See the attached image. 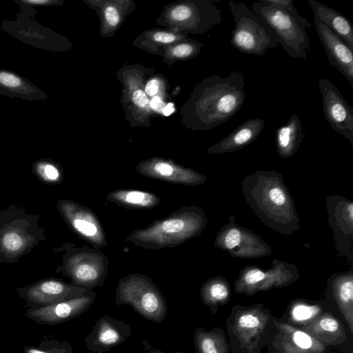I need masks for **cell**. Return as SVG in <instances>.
<instances>
[{"instance_id": "cell-19", "label": "cell", "mask_w": 353, "mask_h": 353, "mask_svg": "<svg viewBox=\"0 0 353 353\" xmlns=\"http://www.w3.org/2000/svg\"><path fill=\"white\" fill-rule=\"evenodd\" d=\"M313 22L330 64L353 87V50L341 38L316 18L314 17Z\"/></svg>"}, {"instance_id": "cell-3", "label": "cell", "mask_w": 353, "mask_h": 353, "mask_svg": "<svg viewBox=\"0 0 353 353\" xmlns=\"http://www.w3.org/2000/svg\"><path fill=\"white\" fill-rule=\"evenodd\" d=\"M244 85V76L239 70L227 77L214 75L205 80L200 99L203 128L216 127L239 112L245 101Z\"/></svg>"}, {"instance_id": "cell-1", "label": "cell", "mask_w": 353, "mask_h": 353, "mask_svg": "<svg viewBox=\"0 0 353 353\" xmlns=\"http://www.w3.org/2000/svg\"><path fill=\"white\" fill-rule=\"evenodd\" d=\"M206 224L205 213L200 208L182 206L144 228L134 230L126 241L150 250L174 248L199 235Z\"/></svg>"}, {"instance_id": "cell-12", "label": "cell", "mask_w": 353, "mask_h": 353, "mask_svg": "<svg viewBox=\"0 0 353 353\" xmlns=\"http://www.w3.org/2000/svg\"><path fill=\"white\" fill-rule=\"evenodd\" d=\"M276 330L266 346V353H332L316 339L276 317Z\"/></svg>"}, {"instance_id": "cell-37", "label": "cell", "mask_w": 353, "mask_h": 353, "mask_svg": "<svg viewBox=\"0 0 353 353\" xmlns=\"http://www.w3.org/2000/svg\"><path fill=\"white\" fill-rule=\"evenodd\" d=\"M105 18L111 26H115L119 21L117 10L113 6H108L105 10Z\"/></svg>"}, {"instance_id": "cell-28", "label": "cell", "mask_w": 353, "mask_h": 353, "mask_svg": "<svg viewBox=\"0 0 353 353\" xmlns=\"http://www.w3.org/2000/svg\"><path fill=\"white\" fill-rule=\"evenodd\" d=\"M193 341L196 353H230L231 348L224 330L214 326L210 330L202 327L196 328Z\"/></svg>"}, {"instance_id": "cell-7", "label": "cell", "mask_w": 353, "mask_h": 353, "mask_svg": "<svg viewBox=\"0 0 353 353\" xmlns=\"http://www.w3.org/2000/svg\"><path fill=\"white\" fill-rule=\"evenodd\" d=\"M20 8L14 20L1 21V30L31 47L46 51L59 52L67 48L65 38L38 23L35 8L17 4Z\"/></svg>"}, {"instance_id": "cell-4", "label": "cell", "mask_w": 353, "mask_h": 353, "mask_svg": "<svg viewBox=\"0 0 353 353\" xmlns=\"http://www.w3.org/2000/svg\"><path fill=\"white\" fill-rule=\"evenodd\" d=\"M252 10L267 23L288 55L306 59L310 49L306 28L312 24L299 14L294 6L284 9L257 1L252 4Z\"/></svg>"}, {"instance_id": "cell-39", "label": "cell", "mask_w": 353, "mask_h": 353, "mask_svg": "<svg viewBox=\"0 0 353 353\" xmlns=\"http://www.w3.org/2000/svg\"><path fill=\"white\" fill-rule=\"evenodd\" d=\"M154 41L162 43H170L175 41L176 36L168 32H157L153 35Z\"/></svg>"}, {"instance_id": "cell-23", "label": "cell", "mask_w": 353, "mask_h": 353, "mask_svg": "<svg viewBox=\"0 0 353 353\" xmlns=\"http://www.w3.org/2000/svg\"><path fill=\"white\" fill-rule=\"evenodd\" d=\"M314 17L327 26L353 50V26L350 21L339 11L315 0H309Z\"/></svg>"}, {"instance_id": "cell-20", "label": "cell", "mask_w": 353, "mask_h": 353, "mask_svg": "<svg viewBox=\"0 0 353 353\" xmlns=\"http://www.w3.org/2000/svg\"><path fill=\"white\" fill-rule=\"evenodd\" d=\"M325 301L339 314L353 334V274L352 272L332 274L325 290Z\"/></svg>"}, {"instance_id": "cell-34", "label": "cell", "mask_w": 353, "mask_h": 353, "mask_svg": "<svg viewBox=\"0 0 353 353\" xmlns=\"http://www.w3.org/2000/svg\"><path fill=\"white\" fill-rule=\"evenodd\" d=\"M16 4H22L31 8L48 7L59 6L62 3L59 0H12Z\"/></svg>"}, {"instance_id": "cell-21", "label": "cell", "mask_w": 353, "mask_h": 353, "mask_svg": "<svg viewBox=\"0 0 353 353\" xmlns=\"http://www.w3.org/2000/svg\"><path fill=\"white\" fill-rule=\"evenodd\" d=\"M0 95L24 101H46L48 95L24 77L16 72L0 68Z\"/></svg>"}, {"instance_id": "cell-30", "label": "cell", "mask_w": 353, "mask_h": 353, "mask_svg": "<svg viewBox=\"0 0 353 353\" xmlns=\"http://www.w3.org/2000/svg\"><path fill=\"white\" fill-rule=\"evenodd\" d=\"M269 190L265 192L268 196L265 197V203L272 210H281L286 208L290 203L289 195L286 190L281 185H270Z\"/></svg>"}, {"instance_id": "cell-11", "label": "cell", "mask_w": 353, "mask_h": 353, "mask_svg": "<svg viewBox=\"0 0 353 353\" xmlns=\"http://www.w3.org/2000/svg\"><path fill=\"white\" fill-rule=\"evenodd\" d=\"M5 219L0 225V255L5 257L19 256L29 250L38 241L39 234L28 215L16 213Z\"/></svg>"}, {"instance_id": "cell-26", "label": "cell", "mask_w": 353, "mask_h": 353, "mask_svg": "<svg viewBox=\"0 0 353 353\" xmlns=\"http://www.w3.org/2000/svg\"><path fill=\"white\" fill-rule=\"evenodd\" d=\"M305 135L299 116L292 114L288 121L276 132L275 142L279 156L285 159L293 156Z\"/></svg>"}, {"instance_id": "cell-25", "label": "cell", "mask_w": 353, "mask_h": 353, "mask_svg": "<svg viewBox=\"0 0 353 353\" xmlns=\"http://www.w3.org/2000/svg\"><path fill=\"white\" fill-rule=\"evenodd\" d=\"M327 310L333 311L326 301L294 299L289 304L283 316L279 319L286 323L300 328Z\"/></svg>"}, {"instance_id": "cell-40", "label": "cell", "mask_w": 353, "mask_h": 353, "mask_svg": "<svg viewBox=\"0 0 353 353\" xmlns=\"http://www.w3.org/2000/svg\"><path fill=\"white\" fill-rule=\"evenodd\" d=\"M159 81L155 79L150 80L145 85V94L148 96H153L156 94L159 90Z\"/></svg>"}, {"instance_id": "cell-10", "label": "cell", "mask_w": 353, "mask_h": 353, "mask_svg": "<svg viewBox=\"0 0 353 353\" xmlns=\"http://www.w3.org/2000/svg\"><path fill=\"white\" fill-rule=\"evenodd\" d=\"M325 118L332 128L347 139L353 146V110L339 89L330 80L320 78Z\"/></svg>"}, {"instance_id": "cell-15", "label": "cell", "mask_w": 353, "mask_h": 353, "mask_svg": "<svg viewBox=\"0 0 353 353\" xmlns=\"http://www.w3.org/2000/svg\"><path fill=\"white\" fill-rule=\"evenodd\" d=\"M92 291L63 281L48 279L17 290L29 308H37L81 296Z\"/></svg>"}, {"instance_id": "cell-22", "label": "cell", "mask_w": 353, "mask_h": 353, "mask_svg": "<svg viewBox=\"0 0 353 353\" xmlns=\"http://www.w3.org/2000/svg\"><path fill=\"white\" fill-rule=\"evenodd\" d=\"M261 119H251L237 126L231 133L208 150L210 154H223L241 149L252 143L265 126Z\"/></svg>"}, {"instance_id": "cell-24", "label": "cell", "mask_w": 353, "mask_h": 353, "mask_svg": "<svg viewBox=\"0 0 353 353\" xmlns=\"http://www.w3.org/2000/svg\"><path fill=\"white\" fill-rule=\"evenodd\" d=\"M339 199L337 202L333 198L327 200V208L330 227L334 232L338 229L334 233L335 239L342 243V240H349L348 236L352 239L353 204L343 197Z\"/></svg>"}, {"instance_id": "cell-38", "label": "cell", "mask_w": 353, "mask_h": 353, "mask_svg": "<svg viewBox=\"0 0 353 353\" xmlns=\"http://www.w3.org/2000/svg\"><path fill=\"white\" fill-rule=\"evenodd\" d=\"M260 1L284 9H290L294 6V1L292 0H260Z\"/></svg>"}, {"instance_id": "cell-42", "label": "cell", "mask_w": 353, "mask_h": 353, "mask_svg": "<svg viewBox=\"0 0 353 353\" xmlns=\"http://www.w3.org/2000/svg\"><path fill=\"white\" fill-rule=\"evenodd\" d=\"M142 343L145 353H164L161 350L152 347L147 341H143Z\"/></svg>"}, {"instance_id": "cell-36", "label": "cell", "mask_w": 353, "mask_h": 353, "mask_svg": "<svg viewBox=\"0 0 353 353\" xmlns=\"http://www.w3.org/2000/svg\"><path fill=\"white\" fill-rule=\"evenodd\" d=\"M132 99L135 105L140 108H144L149 105L150 101L145 92L142 90H135L132 95Z\"/></svg>"}, {"instance_id": "cell-8", "label": "cell", "mask_w": 353, "mask_h": 353, "mask_svg": "<svg viewBox=\"0 0 353 353\" xmlns=\"http://www.w3.org/2000/svg\"><path fill=\"white\" fill-rule=\"evenodd\" d=\"M108 264V259L102 252L83 246L73 248L63 255L61 270L72 284L93 290L104 283Z\"/></svg>"}, {"instance_id": "cell-13", "label": "cell", "mask_w": 353, "mask_h": 353, "mask_svg": "<svg viewBox=\"0 0 353 353\" xmlns=\"http://www.w3.org/2000/svg\"><path fill=\"white\" fill-rule=\"evenodd\" d=\"M298 277L296 272L284 266L268 271L249 266L241 271L239 279L234 282V292L252 296L258 292L285 287Z\"/></svg>"}, {"instance_id": "cell-18", "label": "cell", "mask_w": 353, "mask_h": 353, "mask_svg": "<svg viewBox=\"0 0 353 353\" xmlns=\"http://www.w3.org/2000/svg\"><path fill=\"white\" fill-rule=\"evenodd\" d=\"M136 170L148 178L185 185H198L206 181L205 176L194 170L164 159L143 161L136 166Z\"/></svg>"}, {"instance_id": "cell-5", "label": "cell", "mask_w": 353, "mask_h": 353, "mask_svg": "<svg viewBox=\"0 0 353 353\" xmlns=\"http://www.w3.org/2000/svg\"><path fill=\"white\" fill-rule=\"evenodd\" d=\"M114 301L126 305L150 321L159 323L168 314L165 299L156 284L148 276L132 273L121 279L117 284Z\"/></svg>"}, {"instance_id": "cell-32", "label": "cell", "mask_w": 353, "mask_h": 353, "mask_svg": "<svg viewBox=\"0 0 353 353\" xmlns=\"http://www.w3.org/2000/svg\"><path fill=\"white\" fill-rule=\"evenodd\" d=\"M24 353H73L71 345L65 341H47L41 347L26 346Z\"/></svg>"}, {"instance_id": "cell-14", "label": "cell", "mask_w": 353, "mask_h": 353, "mask_svg": "<svg viewBox=\"0 0 353 353\" xmlns=\"http://www.w3.org/2000/svg\"><path fill=\"white\" fill-rule=\"evenodd\" d=\"M299 329L305 331L332 350L353 353V334L332 310L325 311Z\"/></svg>"}, {"instance_id": "cell-6", "label": "cell", "mask_w": 353, "mask_h": 353, "mask_svg": "<svg viewBox=\"0 0 353 353\" xmlns=\"http://www.w3.org/2000/svg\"><path fill=\"white\" fill-rule=\"evenodd\" d=\"M228 6L234 17V26L230 44L238 51L255 56H263L279 43L267 23L242 2L229 1Z\"/></svg>"}, {"instance_id": "cell-2", "label": "cell", "mask_w": 353, "mask_h": 353, "mask_svg": "<svg viewBox=\"0 0 353 353\" xmlns=\"http://www.w3.org/2000/svg\"><path fill=\"white\" fill-rule=\"evenodd\" d=\"M276 316L263 303L235 304L225 321L232 353H261L273 337Z\"/></svg>"}, {"instance_id": "cell-27", "label": "cell", "mask_w": 353, "mask_h": 353, "mask_svg": "<svg viewBox=\"0 0 353 353\" xmlns=\"http://www.w3.org/2000/svg\"><path fill=\"white\" fill-rule=\"evenodd\" d=\"M107 199L122 208L131 210L151 209L161 203L157 194L140 190L119 189L110 192Z\"/></svg>"}, {"instance_id": "cell-33", "label": "cell", "mask_w": 353, "mask_h": 353, "mask_svg": "<svg viewBox=\"0 0 353 353\" xmlns=\"http://www.w3.org/2000/svg\"><path fill=\"white\" fill-rule=\"evenodd\" d=\"M37 170L40 176L51 182L59 181L61 179V172L59 167L52 161H41L36 164Z\"/></svg>"}, {"instance_id": "cell-17", "label": "cell", "mask_w": 353, "mask_h": 353, "mask_svg": "<svg viewBox=\"0 0 353 353\" xmlns=\"http://www.w3.org/2000/svg\"><path fill=\"white\" fill-rule=\"evenodd\" d=\"M131 335L130 324L105 314L96 321L85 344L90 352L103 353L123 343Z\"/></svg>"}, {"instance_id": "cell-31", "label": "cell", "mask_w": 353, "mask_h": 353, "mask_svg": "<svg viewBox=\"0 0 353 353\" xmlns=\"http://www.w3.org/2000/svg\"><path fill=\"white\" fill-rule=\"evenodd\" d=\"M243 238L241 230L237 227H231L224 232L220 231L216 239L215 245L228 251H232L240 245Z\"/></svg>"}, {"instance_id": "cell-44", "label": "cell", "mask_w": 353, "mask_h": 353, "mask_svg": "<svg viewBox=\"0 0 353 353\" xmlns=\"http://www.w3.org/2000/svg\"><path fill=\"white\" fill-rule=\"evenodd\" d=\"M172 353H183V352L178 351V352H172Z\"/></svg>"}, {"instance_id": "cell-29", "label": "cell", "mask_w": 353, "mask_h": 353, "mask_svg": "<svg viewBox=\"0 0 353 353\" xmlns=\"http://www.w3.org/2000/svg\"><path fill=\"white\" fill-rule=\"evenodd\" d=\"M232 296L229 282L222 276H215L207 280L201 287L200 298L212 315L228 304Z\"/></svg>"}, {"instance_id": "cell-43", "label": "cell", "mask_w": 353, "mask_h": 353, "mask_svg": "<svg viewBox=\"0 0 353 353\" xmlns=\"http://www.w3.org/2000/svg\"><path fill=\"white\" fill-rule=\"evenodd\" d=\"M174 105L172 103H170L163 108V113L165 116H169L174 112Z\"/></svg>"}, {"instance_id": "cell-16", "label": "cell", "mask_w": 353, "mask_h": 353, "mask_svg": "<svg viewBox=\"0 0 353 353\" xmlns=\"http://www.w3.org/2000/svg\"><path fill=\"white\" fill-rule=\"evenodd\" d=\"M96 298L97 293L92 290L74 299L41 307L28 308L26 315L39 324L57 325L83 314L92 305Z\"/></svg>"}, {"instance_id": "cell-35", "label": "cell", "mask_w": 353, "mask_h": 353, "mask_svg": "<svg viewBox=\"0 0 353 353\" xmlns=\"http://www.w3.org/2000/svg\"><path fill=\"white\" fill-rule=\"evenodd\" d=\"M199 49V46H194V45L189 43H183L181 45H178L174 47L172 53L173 56L179 58H183L191 55L194 52H197Z\"/></svg>"}, {"instance_id": "cell-41", "label": "cell", "mask_w": 353, "mask_h": 353, "mask_svg": "<svg viewBox=\"0 0 353 353\" xmlns=\"http://www.w3.org/2000/svg\"><path fill=\"white\" fill-rule=\"evenodd\" d=\"M163 103L161 100V99L158 97H154L151 102H150V106L155 110L159 111L163 108Z\"/></svg>"}, {"instance_id": "cell-9", "label": "cell", "mask_w": 353, "mask_h": 353, "mask_svg": "<svg viewBox=\"0 0 353 353\" xmlns=\"http://www.w3.org/2000/svg\"><path fill=\"white\" fill-rule=\"evenodd\" d=\"M57 208L70 228L94 248L107 246V239L101 222L90 208L70 200H61Z\"/></svg>"}]
</instances>
